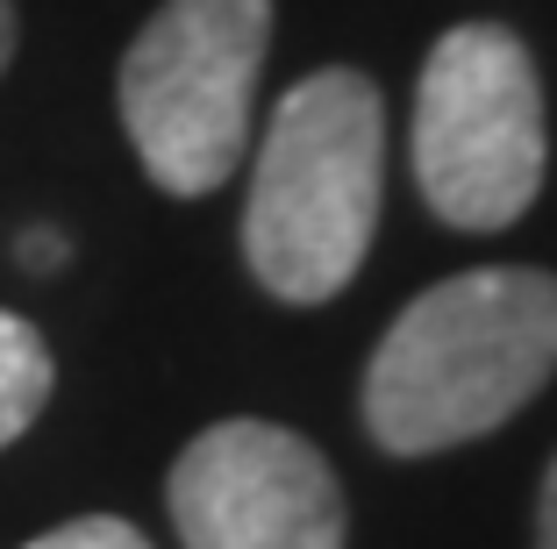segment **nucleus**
Masks as SVG:
<instances>
[{"label":"nucleus","instance_id":"nucleus-9","mask_svg":"<svg viewBox=\"0 0 557 549\" xmlns=\"http://www.w3.org/2000/svg\"><path fill=\"white\" fill-rule=\"evenodd\" d=\"M536 549H557V457L543 471V500H536Z\"/></svg>","mask_w":557,"mask_h":549},{"label":"nucleus","instance_id":"nucleus-10","mask_svg":"<svg viewBox=\"0 0 557 549\" xmlns=\"http://www.w3.org/2000/svg\"><path fill=\"white\" fill-rule=\"evenodd\" d=\"M15 58V0H0V72Z\"/></svg>","mask_w":557,"mask_h":549},{"label":"nucleus","instance_id":"nucleus-7","mask_svg":"<svg viewBox=\"0 0 557 549\" xmlns=\"http://www.w3.org/2000/svg\"><path fill=\"white\" fill-rule=\"evenodd\" d=\"M29 549H150V542H144V528H129V521H115V514H79V521H65V528L36 535Z\"/></svg>","mask_w":557,"mask_h":549},{"label":"nucleus","instance_id":"nucleus-2","mask_svg":"<svg viewBox=\"0 0 557 549\" xmlns=\"http://www.w3.org/2000/svg\"><path fill=\"white\" fill-rule=\"evenodd\" d=\"M386 194V100L364 72H308L272 108L244 200V258L286 308H322L358 278Z\"/></svg>","mask_w":557,"mask_h":549},{"label":"nucleus","instance_id":"nucleus-3","mask_svg":"<svg viewBox=\"0 0 557 549\" xmlns=\"http://www.w3.org/2000/svg\"><path fill=\"white\" fill-rule=\"evenodd\" d=\"M272 0H164L122 58V129L150 186L200 200L244 164Z\"/></svg>","mask_w":557,"mask_h":549},{"label":"nucleus","instance_id":"nucleus-4","mask_svg":"<svg viewBox=\"0 0 557 549\" xmlns=\"http://www.w3.org/2000/svg\"><path fill=\"white\" fill-rule=\"evenodd\" d=\"M543 79L500 22H458L422 58L414 86V186L450 228H508L543 194Z\"/></svg>","mask_w":557,"mask_h":549},{"label":"nucleus","instance_id":"nucleus-5","mask_svg":"<svg viewBox=\"0 0 557 549\" xmlns=\"http://www.w3.org/2000/svg\"><path fill=\"white\" fill-rule=\"evenodd\" d=\"M164 500L186 549H344V485L278 421H214L180 450Z\"/></svg>","mask_w":557,"mask_h":549},{"label":"nucleus","instance_id":"nucleus-8","mask_svg":"<svg viewBox=\"0 0 557 549\" xmlns=\"http://www.w3.org/2000/svg\"><path fill=\"white\" fill-rule=\"evenodd\" d=\"M15 258L29 264V272H58V264H65V236H50V228H29V236L15 242Z\"/></svg>","mask_w":557,"mask_h":549},{"label":"nucleus","instance_id":"nucleus-6","mask_svg":"<svg viewBox=\"0 0 557 549\" xmlns=\"http://www.w3.org/2000/svg\"><path fill=\"white\" fill-rule=\"evenodd\" d=\"M50 386H58L50 342L36 336V322L0 308V450L15 436H29V421L50 407Z\"/></svg>","mask_w":557,"mask_h":549},{"label":"nucleus","instance_id":"nucleus-1","mask_svg":"<svg viewBox=\"0 0 557 549\" xmlns=\"http://www.w3.org/2000/svg\"><path fill=\"white\" fill-rule=\"evenodd\" d=\"M557 378V278L486 264L414 292L364 364V428L386 457L493 436Z\"/></svg>","mask_w":557,"mask_h":549}]
</instances>
